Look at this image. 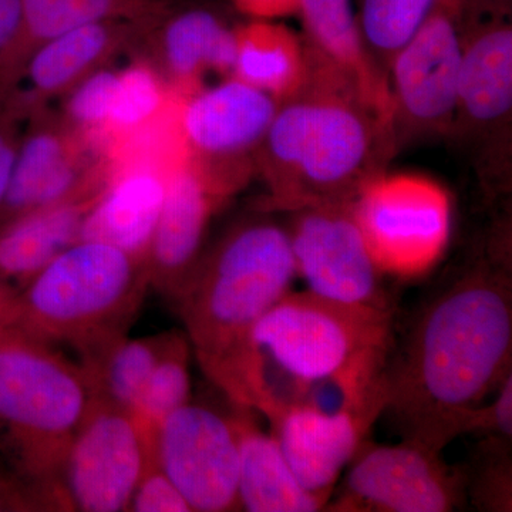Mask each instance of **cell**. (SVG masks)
<instances>
[{
  "label": "cell",
  "instance_id": "obj_1",
  "mask_svg": "<svg viewBox=\"0 0 512 512\" xmlns=\"http://www.w3.org/2000/svg\"><path fill=\"white\" fill-rule=\"evenodd\" d=\"M512 373V258L507 224L421 308L386 367L389 416L402 440L444 450L468 414Z\"/></svg>",
  "mask_w": 512,
  "mask_h": 512
},
{
  "label": "cell",
  "instance_id": "obj_2",
  "mask_svg": "<svg viewBox=\"0 0 512 512\" xmlns=\"http://www.w3.org/2000/svg\"><path fill=\"white\" fill-rule=\"evenodd\" d=\"M394 312L288 292L256 323L225 393L266 419L293 407L339 410L386 386Z\"/></svg>",
  "mask_w": 512,
  "mask_h": 512
},
{
  "label": "cell",
  "instance_id": "obj_3",
  "mask_svg": "<svg viewBox=\"0 0 512 512\" xmlns=\"http://www.w3.org/2000/svg\"><path fill=\"white\" fill-rule=\"evenodd\" d=\"M305 46V82L278 103L256 154L255 173L268 190L265 211L353 204L397 151L392 127L356 84Z\"/></svg>",
  "mask_w": 512,
  "mask_h": 512
},
{
  "label": "cell",
  "instance_id": "obj_4",
  "mask_svg": "<svg viewBox=\"0 0 512 512\" xmlns=\"http://www.w3.org/2000/svg\"><path fill=\"white\" fill-rule=\"evenodd\" d=\"M296 278L288 229L268 217L239 222L211 247L173 303L202 373L227 393L256 323Z\"/></svg>",
  "mask_w": 512,
  "mask_h": 512
},
{
  "label": "cell",
  "instance_id": "obj_5",
  "mask_svg": "<svg viewBox=\"0 0 512 512\" xmlns=\"http://www.w3.org/2000/svg\"><path fill=\"white\" fill-rule=\"evenodd\" d=\"M150 286L146 258L80 239L16 292L0 326L66 346L87 366L126 338Z\"/></svg>",
  "mask_w": 512,
  "mask_h": 512
},
{
  "label": "cell",
  "instance_id": "obj_6",
  "mask_svg": "<svg viewBox=\"0 0 512 512\" xmlns=\"http://www.w3.org/2000/svg\"><path fill=\"white\" fill-rule=\"evenodd\" d=\"M92 400L86 373L55 346L0 326V433L10 467L67 511L60 471Z\"/></svg>",
  "mask_w": 512,
  "mask_h": 512
},
{
  "label": "cell",
  "instance_id": "obj_7",
  "mask_svg": "<svg viewBox=\"0 0 512 512\" xmlns=\"http://www.w3.org/2000/svg\"><path fill=\"white\" fill-rule=\"evenodd\" d=\"M510 8L466 3L456 111L447 137L473 158L488 200L511 190Z\"/></svg>",
  "mask_w": 512,
  "mask_h": 512
},
{
  "label": "cell",
  "instance_id": "obj_8",
  "mask_svg": "<svg viewBox=\"0 0 512 512\" xmlns=\"http://www.w3.org/2000/svg\"><path fill=\"white\" fill-rule=\"evenodd\" d=\"M352 212L384 276L423 278L446 254L453 208L446 188L431 178L379 174L357 195Z\"/></svg>",
  "mask_w": 512,
  "mask_h": 512
},
{
  "label": "cell",
  "instance_id": "obj_9",
  "mask_svg": "<svg viewBox=\"0 0 512 512\" xmlns=\"http://www.w3.org/2000/svg\"><path fill=\"white\" fill-rule=\"evenodd\" d=\"M466 0H436L387 70L396 146L448 136L456 111Z\"/></svg>",
  "mask_w": 512,
  "mask_h": 512
},
{
  "label": "cell",
  "instance_id": "obj_10",
  "mask_svg": "<svg viewBox=\"0 0 512 512\" xmlns=\"http://www.w3.org/2000/svg\"><path fill=\"white\" fill-rule=\"evenodd\" d=\"M276 109L269 94L235 77L181 99L178 130L185 150L228 200L255 173Z\"/></svg>",
  "mask_w": 512,
  "mask_h": 512
},
{
  "label": "cell",
  "instance_id": "obj_11",
  "mask_svg": "<svg viewBox=\"0 0 512 512\" xmlns=\"http://www.w3.org/2000/svg\"><path fill=\"white\" fill-rule=\"evenodd\" d=\"M109 154L74 131L59 111L40 107L20 137L0 205V229L29 212L72 198L99 195L109 181Z\"/></svg>",
  "mask_w": 512,
  "mask_h": 512
},
{
  "label": "cell",
  "instance_id": "obj_12",
  "mask_svg": "<svg viewBox=\"0 0 512 512\" xmlns=\"http://www.w3.org/2000/svg\"><path fill=\"white\" fill-rule=\"evenodd\" d=\"M464 471L439 451L402 440L365 441L326 504L329 512H450L466 503Z\"/></svg>",
  "mask_w": 512,
  "mask_h": 512
},
{
  "label": "cell",
  "instance_id": "obj_13",
  "mask_svg": "<svg viewBox=\"0 0 512 512\" xmlns=\"http://www.w3.org/2000/svg\"><path fill=\"white\" fill-rule=\"evenodd\" d=\"M154 454V433L133 413L92 396L60 471L67 511H127Z\"/></svg>",
  "mask_w": 512,
  "mask_h": 512
},
{
  "label": "cell",
  "instance_id": "obj_14",
  "mask_svg": "<svg viewBox=\"0 0 512 512\" xmlns=\"http://www.w3.org/2000/svg\"><path fill=\"white\" fill-rule=\"evenodd\" d=\"M289 241L296 276L330 301L393 312L384 275L353 217L352 204L293 211Z\"/></svg>",
  "mask_w": 512,
  "mask_h": 512
},
{
  "label": "cell",
  "instance_id": "obj_15",
  "mask_svg": "<svg viewBox=\"0 0 512 512\" xmlns=\"http://www.w3.org/2000/svg\"><path fill=\"white\" fill-rule=\"evenodd\" d=\"M154 456L191 511H238L239 448L231 414L191 400L154 433Z\"/></svg>",
  "mask_w": 512,
  "mask_h": 512
},
{
  "label": "cell",
  "instance_id": "obj_16",
  "mask_svg": "<svg viewBox=\"0 0 512 512\" xmlns=\"http://www.w3.org/2000/svg\"><path fill=\"white\" fill-rule=\"evenodd\" d=\"M386 386L339 410L293 407L271 417V434L299 484L330 500L336 484L386 409Z\"/></svg>",
  "mask_w": 512,
  "mask_h": 512
},
{
  "label": "cell",
  "instance_id": "obj_17",
  "mask_svg": "<svg viewBox=\"0 0 512 512\" xmlns=\"http://www.w3.org/2000/svg\"><path fill=\"white\" fill-rule=\"evenodd\" d=\"M191 157L167 173L163 205L146 261L150 284L174 303L205 249L212 215L227 201Z\"/></svg>",
  "mask_w": 512,
  "mask_h": 512
},
{
  "label": "cell",
  "instance_id": "obj_18",
  "mask_svg": "<svg viewBox=\"0 0 512 512\" xmlns=\"http://www.w3.org/2000/svg\"><path fill=\"white\" fill-rule=\"evenodd\" d=\"M156 22L92 23L40 46L26 64L19 84L32 113L59 101L90 74L110 66L124 52L136 49Z\"/></svg>",
  "mask_w": 512,
  "mask_h": 512
},
{
  "label": "cell",
  "instance_id": "obj_19",
  "mask_svg": "<svg viewBox=\"0 0 512 512\" xmlns=\"http://www.w3.org/2000/svg\"><path fill=\"white\" fill-rule=\"evenodd\" d=\"M141 53L180 96L201 89L205 74L231 77L235 62L234 29L204 9L165 13L144 36Z\"/></svg>",
  "mask_w": 512,
  "mask_h": 512
},
{
  "label": "cell",
  "instance_id": "obj_20",
  "mask_svg": "<svg viewBox=\"0 0 512 512\" xmlns=\"http://www.w3.org/2000/svg\"><path fill=\"white\" fill-rule=\"evenodd\" d=\"M167 12L163 0H22L18 35L0 60V97L19 87L30 57L49 40L92 23L156 22Z\"/></svg>",
  "mask_w": 512,
  "mask_h": 512
},
{
  "label": "cell",
  "instance_id": "obj_21",
  "mask_svg": "<svg viewBox=\"0 0 512 512\" xmlns=\"http://www.w3.org/2000/svg\"><path fill=\"white\" fill-rule=\"evenodd\" d=\"M298 15L305 28L303 42L345 73L377 116L392 127L389 79L367 49L352 0H299Z\"/></svg>",
  "mask_w": 512,
  "mask_h": 512
},
{
  "label": "cell",
  "instance_id": "obj_22",
  "mask_svg": "<svg viewBox=\"0 0 512 512\" xmlns=\"http://www.w3.org/2000/svg\"><path fill=\"white\" fill-rule=\"evenodd\" d=\"M231 403V402H229ZM255 410L231 403L239 448V510L249 512H318L326 501L299 484L271 433L255 419Z\"/></svg>",
  "mask_w": 512,
  "mask_h": 512
},
{
  "label": "cell",
  "instance_id": "obj_23",
  "mask_svg": "<svg viewBox=\"0 0 512 512\" xmlns=\"http://www.w3.org/2000/svg\"><path fill=\"white\" fill-rule=\"evenodd\" d=\"M99 195L72 198L23 215L0 229V282L18 292L79 241Z\"/></svg>",
  "mask_w": 512,
  "mask_h": 512
},
{
  "label": "cell",
  "instance_id": "obj_24",
  "mask_svg": "<svg viewBox=\"0 0 512 512\" xmlns=\"http://www.w3.org/2000/svg\"><path fill=\"white\" fill-rule=\"evenodd\" d=\"M235 62L231 77L281 103L301 89L308 74L305 42L274 20H256L234 28Z\"/></svg>",
  "mask_w": 512,
  "mask_h": 512
},
{
  "label": "cell",
  "instance_id": "obj_25",
  "mask_svg": "<svg viewBox=\"0 0 512 512\" xmlns=\"http://www.w3.org/2000/svg\"><path fill=\"white\" fill-rule=\"evenodd\" d=\"M183 96L174 92L144 55L120 67L119 80L103 134V147L111 158L134 138L143 136L174 110Z\"/></svg>",
  "mask_w": 512,
  "mask_h": 512
},
{
  "label": "cell",
  "instance_id": "obj_26",
  "mask_svg": "<svg viewBox=\"0 0 512 512\" xmlns=\"http://www.w3.org/2000/svg\"><path fill=\"white\" fill-rule=\"evenodd\" d=\"M165 336L167 332L141 339L126 336L93 363L82 366L92 396L134 414L163 352Z\"/></svg>",
  "mask_w": 512,
  "mask_h": 512
},
{
  "label": "cell",
  "instance_id": "obj_27",
  "mask_svg": "<svg viewBox=\"0 0 512 512\" xmlns=\"http://www.w3.org/2000/svg\"><path fill=\"white\" fill-rule=\"evenodd\" d=\"M191 343L180 330L165 336L163 352L158 357L144 387L134 416L151 433L158 424L191 400Z\"/></svg>",
  "mask_w": 512,
  "mask_h": 512
},
{
  "label": "cell",
  "instance_id": "obj_28",
  "mask_svg": "<svg viewBox=\"0 0 512 512\" xmlns=\"http://www.w3.org/2000/svg\"><path fill=\"white\" fill-rule=\"evenodd\" d=\"M473 463L464 471L466 497L478 511H512L511 441L481 437Z\"/></svg>",
  "mask_w": 512,
  "mask_h": 512
},
{
  "label": "cell",
  "instance_id": "obj_29",
  "mask_svg": "<svg viewBox=\"0 0 512 512\" xmlns=\"http://www.w3.org/2000/svg\"><path fill=\"white\" fill-rule=\"evenodd\" d=\"M436 0H363L360 29L370 52L392 59L420 28Z\"/></svg>",
  "mask_w": 512,
  "mask_h": 512
},
{
  "label": "cell",
  "instance_id": "obj_30",
  "mask_svg": "<svg viewBox=\"0 0 512 512\" xmlns=\"http://www.w3.org/2000/svg\"><path fill=\"white\" fill-rule=\"evenodd\" d=\"M120 67L110 66L97 70L73 87L59 100V114L77 133L103 148L106 128ZM106 151V150H104Z\"/></svg>",
  "mask_w": 512,
  "mask_h": 512
},
{
  "label": "cell",
  "instance_id": "obj_31",
  "mask_svg": "<svg viewBox=\"0 0 512 512\" xmlns=\"http://www.w3.org/2000/svg\"><path fill=\"white\" fill-rule=\"evenodd\" d=\"M32 110L19 87L0 97V205L15 163L20 137Z\"/></svg>",
  "mask_w": 512,
  "mask_h": 512
},
{
  "label": "cell",
  "instance_id": "obj_32",
  "mask_svg": "<svg viewBox=\"0 0 512 512\" xmlns=\"http://www.w3.org/2000/svg\"><path fill=\"white\" fill-rule=\"evenodd\" d=\"M127 511L133 512H191L190 505L173 481L158 466L156 456H151L131 495Z\"/></svg>",
  "mask_w": 512,
  "mask_h": 512
},
{
  "label": "cell",
  "instance_id": "obj_33",
  "mask_svg": "<svg viewBox=\"0 0 512 512\" xmlns=\"http://www.w3.org/2000/svg\"><path fill=\"white\" fill-rule=\"evenodd\" d=\"M490 404H480L464 421L463 434L512 440V373L495 390Z\"/></svg>",
  "mask_w": 512,
  "mask_h": 512
},
{
  "label": "cell",
  "instance_id": "obj_34",
  "mask_svg": "<svg viewBox=\"0 0 512 512\" xmlns=\"http://www.w3.org/2000/svg\"><path fill=\"white\" fill-rule=\"evenodd\" d=\"M57 511L52 498L10 468L0 470V512Z\"/></svg>",
  "mask_w": 512,
  "mask_h": 512
},
{
  "label": "cell",
  "instance_id": "obj_35",
  "mask_svg": "<svg viewBox=\"0 0 512 512\" xmlns=\"http://www.w3.org/2000/svg\"><path fill=\"white\" fill-rule=\"evenodd\" d=\"M235 8L248 18L275 20L298 15L299 0H232Z\"/></svg>",
  "mask_w": 512,
  "mask_h": 512
},
{
  "label": "cell",
  "instance_id": "obj_36",
  "mask_svg": "<svg viewBox=\"0 0 512 512\" xmlns=\"http://www.w3.org/2000/svg\"><path fill=\"white\" fill-rule=\"evenodd\" d=\"M22 0H0V60L18 35Z\"/></svg>",
  "mask_w": 512,
  "mask_h": 512
},
{
  "label": "cell",
  "instance_id": "obj_37",
  "mask_svg": "<svg viewBox=\"0 0 512 512\" xmlns=\"http://www.w3.org/2000/svg\"><path fill=\"white\" fill-rule=\"evenodd\" d=\"M15 295L16 292L12 288L0 282V322H2L3 316L8 311L9 303Z\"/></svg>",
  "mask_w": 512,
  "mask_h": 512
},
{
  "label": "cell",
  "instance_id": "obj_38",
  "mask_svg": "<svg viewBox=\"0 0 512 512\" xmlns=\"http://www.w3.org/2000/svg\"><path fill=\"white\" fill-rule=\"evenodd\" d=\"M466 2L483 3V5L501 6V8H510V0H466Z\"/></svg>",
  "mask_w": 512,
  "mask_h": 512
}]
</instances>
